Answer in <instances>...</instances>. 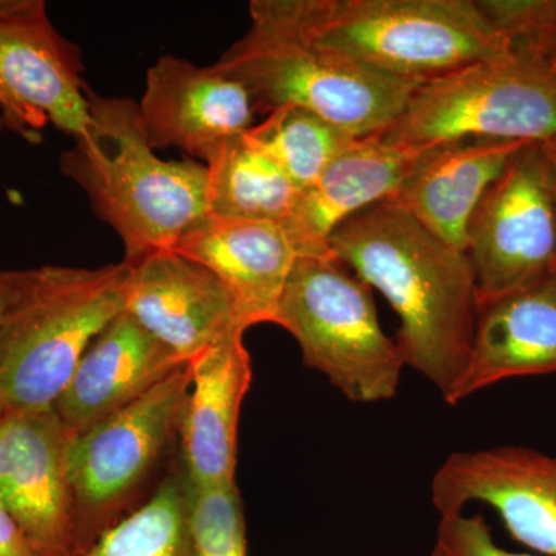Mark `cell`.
Wrapping results in <instances>:
<instances>
[{"instance_id":"8992f818","label":"cell","mask_w":556,"mask_h":556,"mask_svg":"<svg viewBox=\"0 0 556 556\" xmlns=\"http://www.w3.org/2000/svg\"><path fill=\"white\" fill-rule=\"evenodd\" d=\"M306 367L357 404L397 394L404 358L380 327L372 289L334 255L299 257L277 311Z\"/></svg>"},{"instance_id":"6da1fadb","label":"cell","mask_w":556,"mask_h":556,"mask_svg":"<svg viewBox=\"0 0 556 556\" xmlns=\"http://www.w3.org/2000/svg\"><path fill=\"white\" fill-rule=\"evenodd\" d=\"M329 251L401 318L405 367L452 405L466 375L478 320V289L467 252L450 247L393 200L357 212L332 232Z\"/></svg>"},{"instance_id":"f1b7e54d","label":"cell","mask_w":556,"mask_h":556,"mask_svg":"<svg viewBox=\"0 0 556 556\" xmlns=\"http://www.w3.org/2000/svg\"><path fill=\"white\" fill-rule=\"evenodd\" d=\"M3 416H5V409H3L2 405H0V420L3 419Z\"/></svg>"},{"instance_id":"52a82bcc","label":"cell","mask_w":556,"mask_h":556,"mask_svg":"<svg viewBox=\"0 0 556 556\" xmlns=\"http://www.w3.org/2000/svg\"><path fill=\"white\" fill-rule=\"evenodd\" d=\"M189 364L86 433L70 439L67 479L76 556L130 517L179 442Z\"/></svg>"},{"instance_id":"30bf717a","label":"cell","mask_w":556,"mask_h":556,"mask_svg":"<svg viewBox=\"0 0 556 556\" xmlns=\"http://www.w3.org/2000/svg\"><path fill=\"white\" fill-rule=\"evenodd\" d=\"M76 43L50 21L42 0H0V119L38 142L51 124L79 137L89 124V86Z\"/></svg>"},{"instance_id":"e0dca14e","label":"cell","mask_w":556,"mask_h":556,"mask_svg":"<svg viewBox=\"0 0 556 556\" xmlns=\"http://www.w3.org/2000/svg\"><path fill=\"white\" fill-rule=\"evenodd\" d=\"M181 361L124 311L102 329L54 404L68 439L148 393Z\"/></svg>"},{"instance_id":"5bb4252c","label":"cell","mask_w":556,"mask_h":556,"mask_svg":"<svg viewBox=\"0 0 556 556\" xmlns=\"http://www.w3.org/2000/svg\"><path fill=\"white\" fill-rule=\"evenodd\" d=\"M138 104L153 149L177 148L204 163L254 126V102L239 80L170 54L150 65Z\"/></svg>"},{"instance_id":"5b68a950","label":"cell","mask_w":556,"mask_h":556,"mask_svg":"<svg viewBox=\"0 0 556 556\" xmlns=\"http://www.w3.org/2000/svg\"><path fill=\"white\" fill-rule=\"evenodd\" d=\"M291 7L321 46L412 86L514 53L477 0H291Z\"/></svg>"},{"instance_id":"83f0119b","label":"cell","mask_w":556,"mask_h":556,"mask_svg":"<svg viewBox=\"0 0 556 556\" xmlns=\"http://www.w3.org/2000/svg\"><path fill=\"white\" fill-rule=\"evenodd\" d=\"M544 148H546L548 156H551L552 163H554L556 170V138L552 139V141L543 142Z\"/></svg>"},{"instance_id":"7402d4cb","label":"cell","mask_w":556,"mask_h":556,"mask_svg":"<svg viewBox=\"0 0 556 556\" xmlns=\"http://www.w3.org/2000/svg\"><path fill=\"white\" fill-rule=\"evenodd\" d=\"M78 556H197L182 466L167 471L148 503Z\"/></svg>"},{"instance_id":"2e32d148","label":"cell","mask_w":556,"mask_h":556,"mask_svg":"<svg viewBox=\"0 0 556 556\" xmlns=\"http://www.w3.org/2000/svg\"><path fill=\"white\" fill-rule=\"evenodd\" d=\"M420 150L390 144L380 134L354 139L316 181L300 190L294 207L280 222L299 257L332 255V232L357 212L391 199Z\"/></svg>"},{"instance_id":"ba28073f","label":"cell","mask_w":556,"mask_h":556,"mask_svg":"<svg viewBox=\"0 0 556 556\" xmlns=\"http://www.w3.org/2000/svg\"><path fill=\"white\" fill-rule=\"evenodd\" d=\"M380 138L428 148L464 138L548 142L556 138V72L511 53L422 84Z\"/></svg>"},{"instance_id":"7c38bea8","label":"cell","mask_w":556,"mask_h":556,"mask_svg":"<svg viewBox=\"0 0 556 556\" xmlns=\"http://www.w3.org/2000/svg\"><path fill=\"white\" fill-rule=\"evenodd\" d=\"M68 441L54 407L0 420V504L36 556H76Z\"/></svg>"},{"instance_id":"9a60e30c","label":"cell","mask_w":556,"mask_h":556,"mask_svg":"<svg viewBox=\"0 0 556 556\" xmlns=\"http://www.w3.org/2000/svg\"><path fill=\"white\" fill-rule=\"evenodd\" d=\"M243 331H232L189 362L190 391L179 428L186 481L192 489L233 484L241 405L252 382Z\"/></svg>"},{"instance_id":"44dd1931","label":"cell","mask_w":556,"mask_h":556,"mask_svg":"<svg viewBox=\"0 0 556 556\" xmlns=\"http://www.w3.org/2000/svg\"><path fill=\"white\" fill-rule=\"evenodd\" d=\"M204 166L212 217L280 223L298 200L294 182L247 134L219 146Z\"/></svg>"},{"instance_id":"9c48e42d","label":"cell","mask_w":556,"mask_h":556,"mask_svg":"<svg viewBox=\"0 0 556 556\" xmlns=\"http://www.w3.org/2000/svg\"><path fill=\"white\" fill-rule=\"evenodd\" d=\"M478 302L556 274V170L543 142H527L479 201L467 229Z\"/></svg>"},{"instance_id":"cb8c5ba5","label":"cell","mask_w":556,"mask_h":556,"mask_svg":"<svg viewBox=\"0 0 556 556\" xmlns=\"http://www.w3.org/2000/svg\"><path fill=\"white\" fill-rule=\"evenodd\" d=\"M188 514L197 556H248L243 504L236 482L208 489L188 485Z\"/></svg>"},{"instance_id":"603a6c76","label":"cell","mask_w":556,"mask_h":556,"mask_svg":"<svg viewBox=\"0 0 556 556\" xmlns=\"http://www.w3.org/2000/svg\"><path fill=\"white\" fill-rule=\"evenodd\" d=\"M299 190L316 181L354 137L309 110L287 105L273 110L247 131Z\"/></svg>"},{"instance_id":"ffe728a7","label":"cell","mask_w":556,"mask_h":556,"mask_svg":"<svg viewBox=\"0 0 556 556\" xmlns=\"http://www.w3.org/2000/svg\"><path fill=\"white\" fill-rule=\"evenodd\" d=\"M556 372V274L479 303L473 346L452 405L497 382Z\"/></svg>"},{"instance_id":"4dcf8cb0","label":"cell","mask_w":556,"mask_h":556,"mask_svg":"<svg viewBox=\"0 0 556 556\" xmlns=\"http://www.w3.org/2000/svg\"><path fill=\"white\" fill-rule=\"evenodd\" d=\"M3 129H5V127H3L2 119H0V131H2Z\"/></svg>"},{"instance_id":"ac0fdd59","label":"cell","mask_w":556,"mask_h":556,"mask_svg":"<svg viewBox=\"0 0 556 556\" xmlns=\"http://www.w3.org/2000/svg\"><path fill=\"white\" fill-rule=\"evenodd\" d=\"M526 144L464 138L422 148L391 200L439 240L467 252V229L479 201Z\"/></svg>"},{"instance_id":"7a4b0ae2","label":"cell","mask_w":556,"mask_h":556,"mask_svg":"<svg viewBox=\"0 0 556 556\" xmlns=\"http://www.w3.org/2000/svg\"><path fill=\"white\" fill-rule=\"evenodd\" d=\"M89 124L65 150L60 167L118 233L124 262L172 251L207 217V169L195 161L155 155L130 98L87 90Z\"/></svg>"},{"instance_id":"484cf974","label":"cell","mask_w":556,"mask_h":556,"mask_svg":"<svg viewBox=\"0 0 556 556\" xmlns=\"http://www.w3.org/2000/svg\"><path fill=\"white\" fill-rule=\"evenodd\" d=\"M430 556H535L518 554L501 547L492 535V527L482 515L463 511L441 515L437 541Z\"/></svg>"},{"instance_id":"4316f807","label":"cell","mask_w":556,"mask_h":556,"mask_svg":"<svg viewBox=\"0 0 556 556\" xmlns=\"http://www.w3.org/2000/svg\"><path fill=\"white\" fill-rule=\"evenodd\" d=\"M0 556H36L27 538L0 504Z\"/></svg>"},{"instance_id":"277c9868","label":"cell","mask_w":556,"mask_h":556,"mask_svg":"<svg viewBox=\"0 0 556 556\" xmlns=\"http://www.w3.org/2000/svg\"><path fill=\"white\" fill-rule=\"evenodd\" d=\"M249 14L247 35L214 67L239 80L255 112L295 105L365 138L386 131L417 89L321 46L295 16L291 0H252Z\"/></svg>"},{"instance_id":"3957f363","label":"cell","mask_w":556,"mask_h":556,"mask_svg":"<svg viewBox=\"0 0 556 556\" xmlns=\"http://www.w3.org/2000/svg\"><path fill=\"white\" fill-rule=\"evenodd\" d=\"M130 266L0 270V405L53 408L91 340L126 311Z\"/></svg>"},{"instance_id":"d4e9b609","label":"cell","mask_w":556,"mask_h":556,"mask_svg":"<svg viewBox=\"0 0 556 556\" xmlns=\"http://www.w3.org/2000/svg\"><path fill=\"white\" fill-rule=\"evenodd\" d=\"M486 21L510 42L511 51L538 60L556 56V0H477Z\"/></svg>"},{"instance_id":"d6986e66","label":"cell","mask_w":556,"mask_h":556,"mask_svg":"<svg viewBox=\"0 0 556 556\" xmlns=\"http://www.w3.org/2000/svg\"><path fill=\"white\" fill-rule=\"evenodd\" d=\"M172 251L222 280L236 300L241 327L276 324L278 305L299 255L280 223L207 215Z\"/></svg>"},{"instance_id":"8fae6325","label":"cell","mask_w":556,"mask_h":556,"mask_svg":"<svg viewBox=\"0 0 556 556\" xmlns=\"http://www.w3.org/2000/svg\"><path fill=\"white\" fill-rule=\"evenodd\" d=\"M431 503L441 515L484 504L519 544L556 556V456L515 445L453 453L434 473Z\"/></svg>"},{"instance_id":"4fadbf2b","label":"cell","mask_w":556,"mask_h":556,"mask_svg":"<svg viewBox=\"0 0 556 556\" xmlns=\"http://www.w3.org/2000/svg\"><path fill=\"white\" fill-rule=\"evenodd\" d=\"M127 265L126 313L182 364L229 332H247L229 289L206 266L175 251Z\"/></svg>"},{"instance_id":"f546056e","label":"cell","mask_w":556,"mask_h":556,"mask_svg":"<svg viewBox=\"0 0 556 556\" xmlns=\"http://www.w3.org/2000/svg\"><path fill=\"white\" fill-rule=\"evenodd\" d=\"M551 67L554 68L556 72V56L554 58V60L551 61Z\"/></svg>"}]
</instances>
